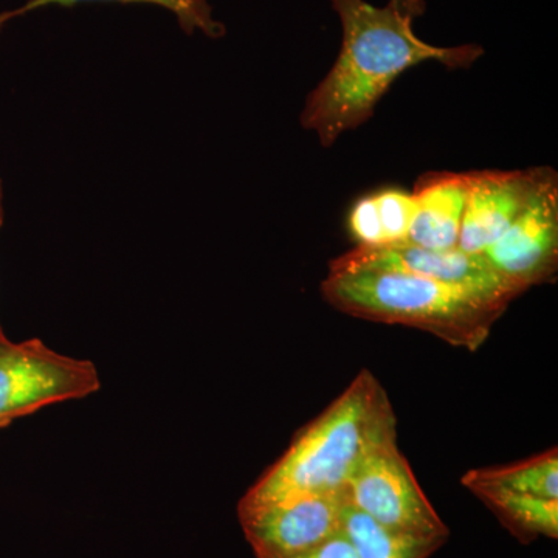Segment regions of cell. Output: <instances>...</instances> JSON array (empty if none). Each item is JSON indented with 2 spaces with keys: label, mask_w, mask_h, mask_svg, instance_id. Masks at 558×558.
I'll use <instances>...</instances> for the list:
<instances>
[{
  "label": "cell",
  "mask_w": 558,
  "mask_h": 558,
  "mask_svg": "<svg viewBox=\"0 0 558 558\" xmlns=\"http://www.w3.org/2000/svg\"><path fill=\"white\" fill-rule=\"evenodd\" d=\"M341 532L359 558H428L446 539L389 531L354 506H344Z\"/></svg>",
  "instance_id": "11"
},
{
  "label": "cell",
  "mask_w": 558,
  "mask_h": 558,
  "mask_svg": "<svg viewBox=\"0 0 558 558\" xmlns=\"http://www.w3.org/2000/svg\"><path fill=\"white\" fill-rule=\"evenodd\" d=\"M322 292L352 317L411 326L469 351L483 347L505 314L465 290L400 271H329Z\"/></svg>",
  "instance_id": "3"
},
{
  "label": "cell",
  "mask_w": 558,
  "mask_h": 558,
  "mask_svg": "<svg viewBox=\"0 0 558 558\" xmlns=\"http://www.w3.org/2000/svg\"><path fill=\"white\" fill-rule=\"evenodd\" d=\"M465 487L490 486L513 494L558 499L557 449L506 468L472 470L462 478Z\"/></svg>",
  "instance_id": "13"
},
{
  "label": "cell",
  "mask_w": 558,
  "mask_h": 558,
  "mask_svg": "<svg viewBox=\"0 0 558 558\" xmlns=\"http://www.w3.org/2000/svg\"><path fill=\"white\" fill-rule=\"evenodd\" d=\"M89 2V0H31L20 10L10 11V13L0 14V27L7 21L20 16V14L31 13V11L44 9V7H72L75 3ZM105 2H135V3H153L161 9L171 11L183 32L193 35V33L202 32L209 38H220L226 32L223 25L213 17L211 7L208 0H105Z\"/></svg>",
  "instance_id": "14"
},
{
  "label": "cell",
  "mask_w": 558,
  "mask_h": 558,
  "mask_svg": "<svg viewBox=\"0 0 558 558\" xmlns=\"http://www.w3.org/2000/svg\"><path fill=\"white\" fill-rule=\"evenodd\" d=\"M391 440H396L391 400L374 374L362 371L250 488L238 513L304 495L343 492L363 459Z\"/></svg>",
  "instance_id": "2"
},
{
  "label": "cell",
  "mask_w": 558,
  "mask_h": 558,
  "mask_svg": "<svg viewBox=\"0 0 558 558\" xmlns=\"http://www.w3.org/2000/svg\"><path fill=\"white\" fill-rule=\"evenodd\" d=\"M344 490L349 505L389 531L422 538H449V527L425 497L396 440L371 451Z\"/></svg>",
  "instance_id": "5"
},
{
  "label": "cell",
  "mask_w": 558,
  "mask_h": 558,
  "mask_svg": "<svg viewBox=\"0 0 558 558\" xmlns=\"http://www.w3.org/2000/svg\"><path fill=\"white\" fill-rule=\"evenodd\" d=\"M556 171L469 172L470 189L458 248L484 253L515 222Z\"/></svg>",
  "instance_id": "9"
},
{
  "label": "cell",
  "mask_w": 558,
  "mask_h": 558,
  "mask_svg": "<svg viewBox=\"0 0 558 558\" xmlns=\"http://www.w3.org/2000/svg\"><path fill=\"white\" fill-rule=\"evenodd\" d=\"M509 284L526 292L532 286L553 281L558 267V180L546 182L535 199L483 253Z\"/></svg>",
  "instance_id": "8"
},
{
  "label": "cell",
  "mask_w": 558,
  "mask_h": 558,
  "mask_svg": "<svg viewBox=\"0 0 558 558\" xmlns=\"http://www.w3.org/2000/svg\"><path fill=\"white\" fill-rule=\"evenodd\" d=\"M374 199L384 229L385 245L405 242L416 213L413 193L400 189H385L374 194Z\"/></svg>",
  "instance_id": "15"
},
{
  "label": "cell",
  "mask_w": 558,
  "mask_h": 558,
  "mask_svg": "<svg viewBox=\"0 0 558 558\" xmlns=\"http://www.w3.org/2000/svg\"><path fill=\"white\" fill-rule=\"evenodd\" d=\"M348 230L357 247H377L385 245L384 229L377 211L374 194L360 197L348 216Z\"/></svg>",
  "instance_id": "16"
},
{
  "label": "cell",
  "mask_w": 558,
  "mask_h": 558,
  "mask_svg": "<svg viewBox=\"0 0 558 558\" xmlns=\"http://www.w3.org/2000/svg\"><path fill=\"white\" fill-rule=\"evenodd\" d=\"M330 3L339 14L343 43L301 112L304 130L315 132L325 148L368 121L405 70L425 61L464 69L483 54L478 46L436 47L418 38L413 20L424 13V0H389L385 7L365 0Z\"/></svg>",
  "instance_id": "1"
},
{
  "label": "cell",
  "mask_w": 558,
  "mask_h": 558,
  "mask_svg": "<svg viewBox=\"0 0 558 558\" xmlns=\"http://www.w3.org/2000/svg\"><path fill=\"white\" fill-rule=\"evenodd\" d=\"M2 218H3V209H2V182H0V227H2ZM7 337L3 336L2 329H0V341L5 340Z\"/></svg>",
  "instance_id": "18"
},
{
  "label": "cell",
  "mask_w": 558,
  "mask_h": 558,
  "mask_svg": "<svg viewBox=\"0 0 558 558\" xmlns=\"http://www.w3.org/2000/svg\"><path fill=\"white\" fill-rule=\"evenodd\" d=\"M469 189V172L421 175L413 191L416 213L405 242L432 250L457 248Z\"/></svg>",
  "instance_id": "10"
},
{
  "label": "cell",
  "mask_w": 558,
  "mask_h": 558,
  "mask_svg": "<svg viewBox=\"0 0 558 558\" xmlns=\"http://www.w3.org/2000/svg\"><path fill=\"white\" fill-rule=\"evenodd\" d=\"M384 270L416 275L472 293L488 304L508 310L521 295L519 289L499 277L483 253L432 250L410 242L357 247L329 264V271Z\"/></svg>",
  "instance_id": "6"
},
{
  "label": "cell",
  "mask_w": 558,
  "mask_h": 558,
  "mask_svg": "<svg viewBox=\"0 0 558 558\" xmlns=\"http://www.w3.org/2000/svg\"><path fill=\"white\" fill-rule=\"evenodd\" d=\"M100 387L89 360L62 355L40 340L0 341V427L44 407L87 398Z\"/></svg>",
  "instance_id": "4"
},
{
  "label": "cell",
  "mask_w": 558,
  "mask_h": 558,
  "mask_svg": "<svg viewBox=\"0 0 558 558\" xmlns=\"http://www.w3.org/2000/svg\"><path fill=\"white\" fill-rule=\"evenodd\" d=\"M476 497L494 510L499 520L512 529L513 534L527 539L545 535L557 538L558 499L513 494L505 488L490 486L469 487Z\"/></svg>",
  "instance_id": "12"
},
{
  "label": "cell",
  "mask_w": 558,
  "mask_h": 558,
  "mask_svg": "<svg viewBox=\"0 0 558 558\" xmlns=\"http://www.w3.org/2000/svg\"><path fill=\"white\" fill-rule=\"evenodd\" d=\"M347 502V490L284 499L240 513L241 526L256 557H295L339 534Z\"/></svg>",
  "instance_id": "7"
},
{
  "label": "cell",
  "mask_w": 558,
  "mask_h": 558,
  "mask_svg": "<svg viewBox=\"0 0 558 558\" xmlns=\"http://www.w3.org/2000/svg\"><path fill=\"white\" fill-rule=\"evenodd\" d=\"M290 558H359L355 550L352 549L351 543L344 537L343 532L333 535L325 543L318 545L317 548L300 554V556Z\"/></svg>",
  "instance_id": "17"
}]
</instances>
